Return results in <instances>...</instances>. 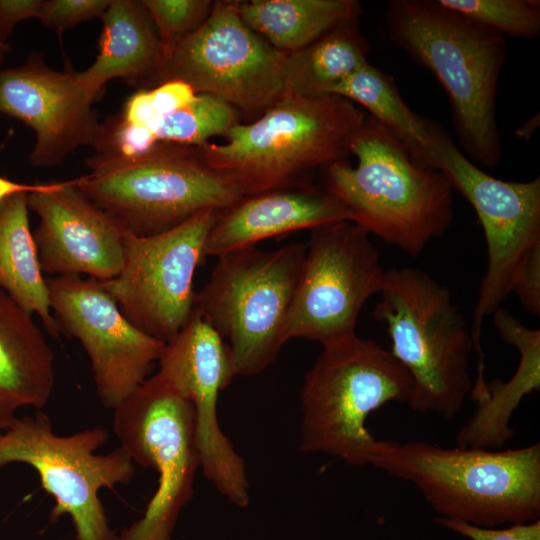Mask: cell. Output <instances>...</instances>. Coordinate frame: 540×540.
<instances>
[{"label":"cell","instance_id":"obj_21","mask_svg":"<svg viewBox=\"0 0 540 540\" xmlns=\"http://www.w3.org/2000/svg\"><path fill=\"white\" fill-rule=\"evenodd\" d=\"M101 20L98 55L92 65L76 73L78 82L95 99L114 78L143 90L160 68L163 52L142 1L111 0Z\"/></svg>","mask_w":540,"mask_h":540},{"label":"cell","instance_id":"obj_20","mask_svg":"<svg viewBox=\"0 0 540 540\" xmlns=\"http://www.w3.org/2000/svg\"><path fill=\"white\" fill-rule=\"evenodd\" d=\"M491 316L502 341L517 349L519 363L506 382L487 384L485 397L456 436L460 447L502 449L513 438L510 422L520 402L540 390V330L527 327L503 307Z\"/></svg>","mask_w":540,"mask_h":540},{"label":"cell","instance_id":"obj_33","mask_svg":"<svg viewBox=\"0 0 540 540\" xmlns=\"http://www.w3.org/2000/svg\"><path fill=\"white\" fill-rule=\"evenodd\" d=\"M41 5L42 0H0V41L7 43L18 23L38 19Z\"/></svg>","mask_w":540,"mask_h":540},{"label":"cell","instance_id":"obj_14","mask_svg":"<svg viewBox=\"0 0 540 540\" xmlns=\"http://www.w3.org/2000/svg\"><path fill=\"white\" fill-rule=\"evenodd\" d=\"M217 209H205L165 232L127 233L119 273L100 282L124 316L163 343L187 323L195 306L193 280L205 260V244Z\"/></svg>","mask_w":540,"mask_h":540},{"label":"cell","instance_id":"obj_16","mask_svg":"<svg viewBox=\"0 0 540 540\" xmlns=\"http://www.w3.org/2000/svg\"><path fill=\"white\" fill-rule=\"evenodd\" d=\"M94 100L76 73L51 68L41 52L32 51L22 64L0 69V112L33 130L29 161L35 167H57L77 148L99 146L103 123Z\"/></svg>","mask_w":540,"mask_h":540},{"label":"cell","instance_id":"obj_13","mask_svg":"<svg viewBox=\"0 0 540 540\" xmlns=\"http://www.w3.org/2000/svg\"><path fill=\"white\" fill-rule=\"evenodd\" d=\"M306 254L284 326V342L325 345L356 335L360 312L379 294L386 270L370 234L350 220L310 230Z\"/></svg>","mask_w":540,"mask_h":540},{"label":"cell","instance_id":"obj_24","mask_svg":"<svg viewBox=\"0 0 540 540\" xmlns=\"http://www.w3.org/2000/svg\"><path fill=\"white\" fill-rule=\"evenodd\" d=\"M332 95L363 107L401 143L415 165L433 169V121L406 104L392 76L367 62L339 83Z\"/></svg>","mask_w":540,"mask_h":540},{"label":"cell","instance_id":"obj_35","mask_svg":"<svg viewBox=\"0 0 540 540\" xmlns=\"http://www.w3.org/2000/svg\"><path fill=\"white\" fill-rule=\"evenodd\" d=\"M40 184H23L17 183L12 180L0 176V202L6 197L19 193V192H31L36 190Z\"/></svg>","mask_w":540,"mask_h":540},{"label":"cell","instance_id":"obj_2","mask_svg":"<svg viewBox=\"0 0 540 540\" xmlns=\"http://www.w3.org/2000/svg\"><path fill=\"white\" fill-rule=\"evenodd\" d=\"M368 465L413 484L441 518L484 528L539 520V443L487 450L378 440Z\"/></svg>","mask_w":540,"mask_h":540},{"label":"cell","instance_id":"obj_25","mask_svg":"<svg viewBox=\"0 0 540 540\" xmlns=\"http://www.w3.org/2000/svg\"><path fill=\"white\" fill-rule=\"evenodd\" d=\"M358 22H349L308 47L286 54L283 96L332 95L339 83L367 63L369 44Z\"/></svg>","mask_w":540,"mask_h":540},{"label":"cell","instance_id":"obj_12","mask_svg":"<svg viewBox=\"0 0 540 540\" xmlns=\"http://www.w3.org/2000/svg\"><path fill=\"white\" fill-rule=\"evenodd\" d=\"M239 1H216L202 24L178 42L143 90L179 80L235 109L263 113L284 95L286 53L240 16Z\"/></svg>","mask_w":540,"mask_h":540},{"label":"cell","instance_id":"obj_36","mask_svg":"<svg viewBox=\"0 0 540 540\" xmlns=\"http://www.w3.org/2000/svg\"><path fill=\"white\" fill-rule=\"evenodd\" d=\"M540 120H539V114L537 116L532 117L525 123H523L517 130L516 134L517 136L528 140L530 139L533 134L536 132L537 128L539 127Z\"/></svg>","mask_w":540,"mask_h":540},{"label":"cell","instance_id":"obj_9","mask_svg":"<svg viewBox=\"0 0 540 540\" xmlns=\"http://www.w3.org/2000/svg\"><path fill=\"white\" fill-rule=\"evenodd\" d=\"M431 157L432 168L442 172L453 190L471 204L485 237L487 265L469 328L478 357L477 375L481 376L484 319L501 307L531 252L540 246V178L519 182L487 174L434 121Z\"/></svg>","mask_w":540,"mask_h":540},{"label":"cell","instance_id":"obj_22","mask_svg":"<svg viewBox=\"0 0 540 540\" xmlns=\"http://www.w3.org/2000/svg\"><path fill=\"white\" fill-rule=\"evenodd\" d=\"M0 289L23 310L36 314L50 335H59L30 230L28 192L12 194L0 202Z\"/></svg>","mask_w":540,"mask_h":540},{"label":"cell","instance_id":"obj_8","mask_svg":"<svg viewBox=\"0 0 540 540\" xmlns=\"http://www.w3.org/2000/svg\"><path fill=\"white\" fill-rule=\"evenodd\" d=\"M306 248L296 242L224 253L196 293L194 308L228 341L236 375L259 374L285 344L284 326Z\"/></svg>","mask_w":540,"mask_h":540},{"label":"cell","instance_id":"obj_29","mask_svg":"<svg viewBox=\"0 0 540 540\" xmlns=\"http://www.w3.org/2000/svg\"><path fill=\"white\" fill-rule=\"evenodd\" d=\"M111 0H42L38 20L48 29L62 32L100 18Z\"/></svg>","mask_w":540,"mask_h":540},{"label":"cell","instance_id":"obj_37","mask_svg":"<svg viewBox=\"0 0 540 540\" xmlns=\"http://www.w3.org/2000/svg\"><path fill=\"white\" fill-rule=\"evenodd\" d=\"M11 47L8 43L0 41V66L4 63L6 55L10 52Z\"/></svg>","mask_w":540,"mask_h":540},{"label":"cell","instance_id":"obj_27","mask_svg":"<svg viewBox=\"0 0 540 540\" xmlns=\"http://www.w3.org/2000/svg\"><path fill=\"white\" fill-rule=\"evenodd\" d=\"M499 33L535 39L540 33V2L536 0H438Z\"/></svg>","mask_w":540,"mask_h":540},{"label":"cell","instance_id":"obj_10","mask_svg":"<svg viewBox=\"0 0 540 540\" xmlns=\"http://www.w3.org/2000/svg\"><path fill=\"white\" fill-rule=\"evenodd\" d=\"M108 438L100 427L58 435L49 416L38 410L0 430V468L31 466L54 499L50 521L68 515L77 540H117L99 495L102 489L129 483L135 467L121 447L97 453Z\"/></svg>","mask_w":540,"mask_h":540},{"label":"cell","instance_id":"obj_30","mask_svg":"<svg viewBox=\"0 0 540 540\" xmlns=\"http://www.w3.org/2000/svg\"><path fill=\"white\" fill-rule=\"evenodd\" d=\"M436 522L471 540H540V520L507 528H484L445 518H436Z\"/></svg>","mask_w":540,"mask_h":540},{"label":"cell","instance_id":"obj_1","mask_svg":"<svg viewBox=\"0 0 540 540\" xmlns=\"http://www.w3.org/2000/svg\"><path fill=\"white\" fill-rule=\"evenodd\" d=\"M385 25L391 42L444 88L460 150L477 164L496 167L502 157L496 95L505 35L438 0H391Z\"/></svg>","mask_w":540,"mask_h":540},{"label":"cell","instance_id":"obj_17","mask_svg":"<svg viewBox=\"0 0 540 540\" xmlns=\"http://www.w3.org/2000/svg\"><path fill=\"white\" fill-rule=\"evenodd\" d=\"M28 207L39 217L33 237L43 273L84 274L99 282L119 273L128 231L75 180L40 184L28 193Z\"/></svg>","mask_w":540,"mask_h":540},{"label":"cell","instance_id":"obj_7","mask_svg":"<svg viewBox=\"0 0 540 540\" xmlns=\"http://www.w3.org/2000/svg\"><path fill=\"white\" fill-rule=\"evenodd\" d=\"M75 179L96 205L139 237L156 235L205 209L223 210L244 195L210 169L198 147L158 143L145 154L97 153Z\"/></svg>","mask_w":540,"mask_h":540},{"label":"cell","instance_id":"obj_6","mask_svg":"<svg viewBox=\"0 0 540 540\" xmlns=\"http://www.w3.org/2000/svg\"><path fill=\"white\" fill-rule=\"evenodd\" d=\"M413 380L395 356L357 334L322 345L301 393L300 450L368 465L378 440L368 416L389 402L409 404Z\"/></svg>","mask_w":540,"mask_h":540},{"label":"cell","instance_id":"obj_32","mask_svg":"<svg viewBox=\"0 0 540 540\" xmlns=\"http://www.w3.org/2000/svg\"><path fill=\"white\" fill-rule=\"evenodd\" d=\"M149 90L158 117L186 107L197 95L190 85L179 80L166 81Z\"/></svg>","mask_w":540,"mask_h":540},{"label":"cell","instance_id":"obj_3","mask_svg":"<svg viewBox=\"0 0 540 540\" xmlns=\"http://www.w3.org/2000/svg\"><path fill=\"white\" fill-rule=\"evenodd\" d=\"M346 159L323 168L324 190L349 210L351 221L417 257L449 229L453 187L439 170L415 165L401 143L367 116L351 136Z\"/></svg>","mask_w":540,"mask_h":540},{"label":"cell","instance_id":"obj_31","mask_svg":"<svg viewBox=\"0 0 540 540\" xmlns=\"http://www.w3.org/2000/svg\"><path fill=\"white\" fill-rule=\"evenodd\" d=\"M511 293L518 298L523 309L540 316V246L535 248L516 278Z\"/></svg>","mask_w":540,"mask_h":540},{"label":"cell","instance_id":"obj_23","mask_svg":"<svg viewBox=\"0 0 540 540\" xmlns=\"http://www.w3.org/2000/svg\"><path fill=\"white\" fill-rule=\"evenodd\" d=\"M238 10L250 29L286 54L308 47L362 13L356 0L239 1Z\"/></svg>","mask_w":540,"mask_h":540},{"label":"cell","instance_id":"obj_28","mask_svg":"<svg viewBox=\"0 0 540 540\" xmlns=\"http://www.w3.org/2000/svg\"><path fill=\"white\" fill-rule=\"evenodd\" d=\"M156 28L163 59L184 37L197 29L213 6L210 0H141Z\"/></svg>","mask_w":540,"mask_h":540},{"label":"cell","instance_id":"obj_34","mask_svg":"<svg viewBox=\"0 0 540 540\" xmlns=\"http://www.w3.org/2000/svg\"><path fill=\"white\" fill-rule=\"evenodd\" d=\"M120 117L132 125H147L158 117L150 90H138L125 103Z\"/></svg>","mask_w":540,"mask_h":540},{"label":"cell","instance_id":"obj_15","mask_svg":"<svg viewBox=\"0 0 540 540\" xmlns=\"http://www.w3.org/2000/svg\"><path fill=\"white\" fill-rule=\"evenodd\" d=\"M46 281L59 332L81 343L97 396L114 410L149 377L165 343L134 326L99 281L80 275Z\"/></svg>","mask_w":540,"mask_h":540},{"label":"cell","instance_id":"obj_5","mask_svg":"<svg viewBox=\"0 0 540 540\" xmlns=\"http://www.w3.org/2000/svg\"><path fill=\"white\" fill-rule=\"evenodd\" d=\"M379 295L373 315L413 380L409 406L454 417L472 391L473 342L450 290L424 270L401 267L386 270Z\"/></svg>","mask_w":540,"mask_h":540},{"label":"cell","instance_id":"obj_4","mask_svg":"<svg viewBox=\"0 0 540 540\" xmlns=\"http://www.w3.org/2000/svg\"><path fill=\"white\" fill-rule=\"evenodd\" d=\"M365 111L352 101L283 96L255 121L235 124L223 144L198 147L204 163L245 195L299 186L318 168L344 160Z\"/></svg>","mask_w":540,"mask_h":540},{"label":"cell","instance_id":"obj_18","mask_svg":"<svg viewBox=\"0 0 540 540\" xmlns=\"http://www.w3.org/2000/svg\"><path fill=\"white\" fill-rule=\"evenodd\" d=\"M342 220L351 221L348 208L324 189L299 185L245 195L218 212L205 256L218 257L265 239Z\"/></svg>","mask_w":540,"mask_h":540},{"label":"cell","instance_id":"obj_19","mask_svg":"<svg viewBox=\"0 0 540 540\" xmlns=\"http://www.w3.org/2000/svg\"><path fill=\"white\" fill-rule=\"evenodd\" d=\"M32 316L0 289V430L20 409H42L54 390V351Z\"/></svg>","mask_w":540,"mask_h":540},{"label":"cell","instance_id":"obj_11","mask_svg":"<svg viewBox=\"0 0 540 540\" xmlns=\"http://www.w3.org/2000/svg\"><path fill=\"white\" fill-rule=\"evenodd\" d=\"M113 412L120 447L134 464L153 468L158 475L143 516L117 540H171L200 468L192 405L157 372Z\"/></svg>","mask_w":540,"mask_h":540},{"label":"cell","instance_id":"obj_26","mask_svg":"<svg viewBox=\"0 0 540 540\" xmlns=\"http://www.w3.org/2000/svg\"><path fill=\"white\" fill-rule=\"evenodd\" d=\"M237 110L210 94L199 93L186 107L147 124L158 143L200 147L237 124Z\"/></svg>","mask_w":540,"mask_h":540}]
</instances>
